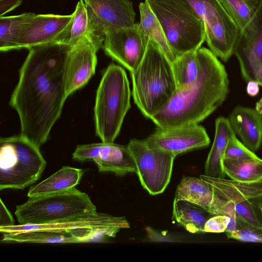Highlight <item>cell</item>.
Masks as SVG:
<instances>
[{
  "label": "cell",
  "mask_w": 262,
  "mask_h": 262,
  "mask_svg": "<svg viewBox=\"0 0 262 262\" xmlns=\"http://www.w3.org/2000/svg\"><path fill=\"white\" fill-rule=\"evenodd\" d=\"M71 48L53 42L29 49L11 96L9 104L18 115L20 135L39 148L60 118L67 100L64 70Z\"/></svg>",
  "instance_id": "6da1fadb"
},
{
  "label": "cell",
  "mask_w": 262,
  "mask_h": 262,
  "mask_svg": "<svg viewBox=\"0 0 262 262\" xmlns=\"http://www.w3.org/2000/svg\"><path fill=\"white\" fill-rule=\"evenodd\" d=\"M199 63L198 77L188 90L177 91L167 104L151 120L161 127L199 123L225 101L229 91L224 66L211 51H196Z\"/></svg>",
  "instance_id": "7a4b0ae2"
},
{
  "label": "cell",
  "mask_w": 262,
  "mask_h": 262,
  "mask_svg": "<svg viewBox=\"0 0 262 262\" xmlns=\"http://www.w3.org/2000/svg\"><path fill=\"white\" fill-rule=\"evenodd\" d=\"M130 72L134 102L143 115L151 119L177 91L171 62L159 45L148 38L142 61Z\"/></svg>",
  "instance_id": "3957f363"
},
{
  "label": "cell",
  "mask_w": 262,
  "mask_h": 262,
  "mask_svg": "<svg viewBox=\"0 0 262 262\" xmlns=\"http://www.w3.org/2000/svg\"><path fill=\"white\" fill-rule=\"evenodd\" d=\"M131 91L121 67L110 64L104 72L96 94L94 108L96 135L105 143L114 142L130 108Z\"/></svg>",
  "instance_id": "277c9868"
},
{
  "label": "cell",
  "mask_w": 262,
  "mask_h": 262,
  "mask_svg": "<svg viewBox=\"0 0 262 262\" xmlns=\"http://www.w3.org/2000/svg\"><path fill=\"white\" fill-rule=\"evenodd\" d=\"M159 20L174 56L196 51L205 41L202 20L184 0H145Z\"/></svg>",
  "instance_id": "5b68a950"
},
{
  "label": "cell",
  "mask_w": 262,
  "mask_h": 262,
  "mask_svg": "<svg viewBox=\"0 0 262 262\" xmlns=\"http://www.w3.org/2000/svg\"><path fill=\"white\" fill-rule=\"evenodd\" d=\"M89 196L75 187L62 192L33 196L16 207L19 224H43L97 214Z\"/></svg>",
  "instance_id": "8992f818"
},
{
  "label": "cell",
  "mask_w": 262,
  "mask_h": 262,
  "mask_svg": "<svg viewBox=\"0 0 262 262\" xmlns=\"http://www.w3.org/2000/svg\"><path fill=\"white\" fill-rule=\"evenodd\" d=\"M0 190L24 189L35 183L46 166L39 147L20 134L0 139Z\"/></svg>",
  "instance_id": "52a82bcc"
},
{
  "label": "cell",
  "mask_w": 262,
  "mask_h": 262,
  "mask_svg": "<svg viewBox=\"0 0 262 262\" xmlns=\"http://www.w3.org/2000/svg\"><path fill=\"white\" fill-rule=\"evenodd\" d=\"M130 227L124 216L97 213L43 224H19L0 227L2 233H13L27 231H49L69 235L80 243L100 241L115 237L121 229Z\"/></svg>",
  "instance_id": "ba28073f"
},
{
  "label": "cell",
  "mask_w": 262,
  "mask_h": 262,
  "mask_svg": "<svg viewBox=\"0 0 262 262\" xmlns=\"http://www.w3.org/2000/svg\"><path fill=\"white\" fill-rule=\"evenodd\" d=\"M203 23L210 51L223 61L234 53L239 29L221 0H184Z\"/></svg>",
  "instance_id": "9c48e42d"
},
{
  "label": "cell",
  "mask_w": 262,
  "mask_h": 262,
  "mask_svg": "<svg viewBox=\"0 0 262 262\" xmlns=\"http://www.w3.org/2000/svg\"><path fill=\"white\" fill-rule=\"evenodd\" d=\"M127 146L141 185L151 195L162 193L170 182L176 156L167 150L148 146L143 140L132 139Z\"/></svg>",
  "instance_id": "30bf717a"
},
{
  "label": "cell",
  "mask_w": 262,
  "mask_h": 262,
  "mask_svg": "<svg viewBox=\"0 0 262 262\" xmlns=\"http://www.w3.org/2000/svg\"><path fill=\"white\" fill-rule=\"evenodd\" d=\"M102 48L107 56L130 72L142 61L148 38L141 31L138 24L106 31Z\"/></svg>",
  "instance_id": "8fae6325"
},
{
  "label": "cell",
  "mask_w": 262,
  "mask_h": 262,
  "mask_svg": "<svg viewBox=\"0 0 262 262\" xmlns=\"http://www.w3.org/2000/svg\"><path fill=\"white\" fill-rule=\"evenodd\" d=\"M72 158L79 161L92 160L99 171L112 172L118 176L136 172V164L127 146L114 142L78 145Z\"/></svg>",
  "instance_id": "7c38bea8"
},
{
  "label": "cell",
  "mask_w": 262,
  "mask_h": 262,
  "mask_svg": "<svg viewBox=\"0 0 262 262\" xmlns=\"http://www.w3.org/2000/svg\"><path fill=\"white\" fill-rule=\"evenodd\" d=\"M143 141L150 147L167 150L176 157L208 146L210 142L205 128L198 123L173 127H158Z\"/></svg>",
  "instance_id": "4fadbf2b"
},
{
  "label": "cell",
  "mask_w": 262,
  "mask_h": 262,
  "mask_svg": "<svg viewBox=\"0 0 262 262\" xmlns=\"http://www.w3.org/2000/svg\"><path fill=\"white\" fill-rule=\"evenodd\" d=\"M101 47L85 39L69 50L64 70V92L67 98L88 83L95 74L97 52Z\"/></svg>",
  "instance_id": "5bb4252c"
},
{
  "label": "cell",
  "mask_w": 262,
  "mask_h": 262,
  "mask_svg": "<svg viewBox=\"0 0 262 262\" xmlns=\"http://www.w3.org/2000/svg\"><path fill=\"white\" fill-rule=\"evenodd\" d=\"M73 17V14L61 15L36 14L21 30L18 49L49 43L57 42L60 34Z\"/></svg>",
  "instance_id": "9a60e30c"
},
{
  "label": "cell",
  "mask_w": 262,
  "mask_h": 262,
  "mask_svg": "<svg viewBox=\"0 0 262 262\" xmlns=\"http://www.w3.org/2000/svg\"><path fill=\"white\" fill-rule=\"evenodd\" d=\"M98 28L106 31L131 26L135 24L136 13L129 0H82Z\"/></svg>",
  "instance_id": "2e32d148"
},
{
  "label": "cell",
  "mask_w": 262,
  "mask_h": 262,
  "mask_svg": "<svg viewBox=\"0 0 262 262\" xmlns=\"http://www.w3.org/2000/svg\"><path fill=\"white\" fill-rule=\"evenodd\" d=\"M73 17L58 37L57 42L73 46L88 39L102 48L105 34L98 28L92 14L82 0L77 4Z\"/></svg>",
  "instance_id": "e0dca14e"
},
{
  "label": "cell",
  "mask_w": 262,
  "mask_h": 262,
  "mask_svg": "<svg viewBox=\"0 0 262 262\" xmlns=\"http://www.w3.org/2000/svg\"><path fill=\"white\" fill-rule=\"evenodd\" d=\"M228 119L242 142L251 151H257L262 143V115L255 109L237 105Z\"/></svg>",
  "instance_id": "ac0fdd59"
},
{
  "label": "cell",
  "mask_w": 262,
  "mask_h": 262,
  "mask_svg": "<svg viewBox=\"0 0 262 262\" xmlns=\"http://www.w3.org/2000/svg\"><path fill=\"white\" fill-rule=\"evenodd\" d=\"M215 136L205 166L204 175L211 178L226 177L223 161L228 143L234 132L228 118L220 117L215 122Z\"/></svg>",
  "instance_id": "d6986e66"
},
{
  "label": "cell",
  "mask_w": 262,
  "mask_h": 262,
  "mask_svg": "<svg viewBox=\"0 0 262 262\" xmlns=\"http://www.w3.org/2000/svg\"><path fill=\"white\" fill-rule=\"evenodd\" d=\"M85 170L70 166H63L55 173L32 186L28 191L30 197L44 195L72 189L78 185Z\"/></svg>",
  "instance_id": "ffe728a7"
},
{
  "label": "cell",
  "mask_w": 262,
  "mask_h": 262,
  "mask_svg": "<svg viewBox=\"0 0 262 262\" xmlns=\"http://www.w3.org/2000/svg\"><path fill=\"white\" fill-rule=\"evenodd\" d=\"M213 216L207 209L185 200H174L172 219L192 233H204L207 221Z\"/></svg>",
  "instance_id": "44dd1931"
},
{
  "label": "cell",
  "mask_w": 262,
  "mask_h": 262,
  "mask_svg": "<svg viewBox=\"0 0 262 262\" xmlns=\"http://www.w3.org/2000/svg\"><path fill=\"white\" fill-rule=\"evenodd\" d=\"M213 198L212 189L206 182L200 178L186 177L177 186L174 200L187 201L209 211Z\"/></svg>",
  "instance_id": "7402d4cb"
},
{
  "label": "cell",
  "mask_w": 262,
  "mask_h": 262,
  "mask_svg": "<svg viewBox=\"0 0 262 262\" xmlns=\"http://www.w3.org/2000/svg\"><path fill=\"white\" fill-rule=\"evenodd\" d=\"M233 54L238 59L245 80L256 81L262 86V61L247 44L240 32Z\"/></svg>",
  "instance_id": "603a6c76"
},
{
  "label": "cell",
  "mask_w": 262,
  "mask_h": 262,
  "mask_svg": "<svg viewBox=\"0 0 262 262\" xmlns=\"http://www.w3.org/2000/svg\"><path fill=\"white\" fill-rule=\"evenodd\" d=\"M34 13L0 17V51L18 49V41L21 30L35 16Z\"/></svg>",
  "instance_id": "cb8c5ba5"
},
{
  "label": "cell",
  "mask_w": 262,
  "mask_h": 262,
  "mask_svg": "<svg viewBox=\"0 0 262 262\" xmlns=\"http://www.w3.org/2000/svg\"><path fill=\"white\" fill-rule=\"evenodd\" d=\"M140 20L139 27L148 38L156 41L172 62L176 57L167 43L163 29L155 14L145 2L139 4Z\"/></svg>",
  "instance_id": "d4e9b609"
},
{
  "label": "cell",
  "mask_w": 262,
  "mask_h": 262,
  "mask_svg": "<svg viewBox=\"0 0 262 262\" xmlns=\"http://www.w3.org/2000/svg\"><path fill=\"white\" fill-rule=\"evenodd\" d=\"M171 63L177 91L189 89L196 81L199 71L196 51L176 57Z\"/></svg>",
  "instance_id": "484cf974"
},
{
  "label": "cell",
  "mask_w": 262,
  "mask_h": 262,
  "mask_svg": "<svg viewBox=\"0 0 262 262\" xmlns=\"http://www.w3.org/2000/svg\"><path fill=\"white\" fill-rule=\"evenodd\" d=\"M224 171L231 180L253 182L262 180V159L237 160L224 158Z\"/></svg>",
  "instance_id": "4316f807"
},
{
  "label": "cell",
  "mask_w": 262,
  "mask_h": 262,
  "mask_svg": "<svg viewBox=\"0 0 262 262\" xmlns=\"http://www.w3.org/2000/svg\"><path fill=\"white\" fill-rule=\"evenodd\" d=\"M1 242L17 243H79L76 238L49 231H27L3 233Z\"/></svg>",
  "instance_id": "83f0119b"
},
{
  "label": "cell",
  "mask_w": 262,
  "mask_h": 262,
  "mask_svg": "<svg viewBox=\"0 0 262 262\" xmlns=\"http://www.w3.org/2000/svg\"><path fill=\"white\" fill-rule=\"evenodd\" d=\"M226 9L242 31L253 18L262 0H221Z\"/></svg>",
  "instance_id": "f1b7e54d"
},
{
  "label": "cell",
  "mask_w": 262,
  "mask_h": 262,
  "mask_svg": "<svg viewBox=\"0 0 262 262\" xmlns=\"http://www.w3.org/2000/svg\"><path fill=\"white\" fill-rule=\"evenodd\" d=\"M240 33L262 61V2L253 18Z\"/></svg>",
  "instance_id": "f546056e"
},
{
  "label": "cell",
  "mask_w": 262,
  "mask_h": 262,
  "mask_svg": "<svg viewBox=\"0 0 262 262\" xmlns=\"http://www.w3.org/2000/svg\"><path fill=\"white\" fill-rule=\"evenodd\" d=\"M235 230L226 232L227 238L243 242L262 243V228L249 225L242 221L236 220Z\"/></svg>",
  "instance_id": "4dcf8cb0"
},
{
  "label": "cell",
  "mask_w": 262,
  "mask_h": 262,
  "mask_svg": "<svg viewBox=\"0 0 262 262\" xmlns=\"http://www.w3.org/2000/svg\"><path fill=\"white\" fill-rule=\"evenodd\" d=\"M224 158L237 160H247L259 158L254 152L250 150L241 142L235 134L229 140Z\"/></svg>",
  "instance_id": "1f68e13d"
},
{
  "label": "cell",
  "mask_w": 262,
  "mask_h": 262,
  "mask_svg": "<svg viewBox=\"0 0 262 262\" xmlns=\"http://www.w3.org/2000/svg\"><path fill=\"white\" fill-rule=\"evenodd\" d=\"M230 221V218L226 215H216L210 217L204 226V232H225Z\"/></svg>",
  "instance_id": "d6a6232c"
},
{
  "label": "cell",
  "mask_w": 262,
  "mask_h": 262,
  "mask_svg": "<svg viewBox=\"0 0 262 262\" xmlns=\"http://www.w3.org/2000/svg\"><path fill=\"white\" fill-rule=\"evenodd\" d=\"M0 202V227L14 226L15 222L13 216L6 207L1 199Z\"/></svg>",
  "instance_id": "836d02e7"
},
{
  "label": "cell",
  "mask_w": 262,
  "mask_h": 262,
  "mask_svg": "<svg viewBox=\"0 0 262 262\" xmlns=\"http://www.w3.org/2000/svg\"><path fill=\"white\" fill-rule=\"evenodd\" d=\"M22 2L23 0H0V17L18 7Z\"/></svg>",
  "instance_id": "e575fe53"
},
{
  "label": "cell",
  "mask_w": 262,
  "mask_h": 262,
  "mask_svg": "<svg viewBox=\"0 0 262 262\" xmlns=\"http://www.w3.org/2000/svg\"><path fill=\"white\" fill-rule=\"evenodd\" d=\"M259 84L255 81H248L246 86V92L251 97H255L258 95L259 91Z\"/></svg>",
  "instance_id": "d590c367"
},
{
  "label": "cell",
  "mask_w": 262,
  "mask_h": 262,
  "mask_svg": "<svg viewBox=\"0 0 262 262\" xmlns=\"http://www.w3.org/2000/svg\"><path fill=\"white\" fill-rule=\"evenodd\" d=\"M250 200L257 207L259 205H262V191L260 195L251 199Z\"/></svg>",
  "instance_id": "8d00e7d4"
},
{
  "label": "cell",
  "mask_w": 262,
  "mask_h": 262,
  "mask_svg": "<svg viewBox=\"0 0 262 262\" xmlns=\"http://www.w3.org/2000/svg\"><path fill=\"white\" fill-rule=\"evenodd\" d=\"M255 109L258 114L262 115V97L256 103Z\"/></svg>",
  "instance_id": "74e56055"
},
{
  "label": "cell",
  "mask_w": 262,
  "mask_h": 262,
  "mask_svg": "<svg viewBox=\"0 0 262 262\" xmlns=\"http://www.w3.org/2000/svg\"><path fill=\"white\" fill-rule=\"evenodd\" d=\"M261 215H262V205H259L257 207Z\"/></svg>",
  "instance_id": "f35d334b"
}]
</instances>
